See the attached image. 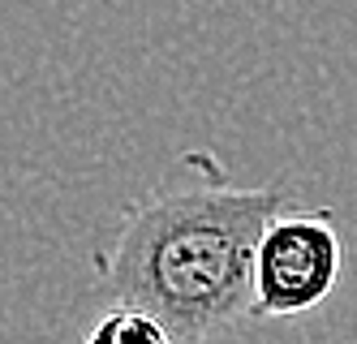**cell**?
I'll use <instances>...</instances> for the list:
<instances>
[{"label": "cell", "instance_id": "obj_1", "mask_svg": "<svg viewBox=\"0 0 357 344\" xmlns=\"http://www.w3.org/2000/svg\"><path fill=\"white\" fill-rule=\"evenodd\" d=\"M293 198L284 190H237L220 164L134 202L108 254V288L125 306H142L176 336L207 344L254 314V250Z\"/></svg>", "mask_w": 357, "mask_h": 344}, {"label": "cell", "instance_id": "obj_2", "mask_svg": "<svg viewBox=\"0 0 357 344\" xmlns=\"http://www.w3.org/2000/svg\"><path fill=\"white\" fill-rule=\"evenodd\" d=\"M344 241L331 211L284 207L254 250V319H301L340 284Z\"/></svg>", "mask_w": 357, "mask_h": 344}, {"label": "cell", "instance_id": "obj_3", "mask_svg": "<svg viewBox=\"0 0 357 344\" xmlns=\"http://www.w3.org/2000/svg\"><path fill=\"white\" fill-rule=\"evenodd\" d=\"M86 344H176V336L142 306L116 301L86 336Z\"/></svg>", "mask_w": 357, "mask_h": 344}]
</instances>
